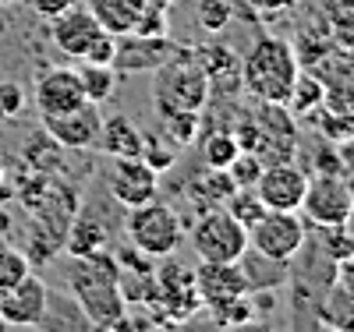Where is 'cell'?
<instances>
[{
  "instance_id": "obj_18",
  "label": "cell",
  "mask_w": 354,
  "mask_h": 332,
  "mask_svg": "<svg viewBox=\"0 0 354 332\" xmlns=\"http://www.w3.org/2000/svg\"><path fill=\"white\" fill-rule=\"evenodd\" d=\"M145 4H149V0H88L85 8L100 21L103 32L128 36V32H135V21L145 11Z\"/></svg>"
},
{
  "instance_id": "obj_15",
  "label": "cell",
  "mask_w": 354,
  "mask_h": 332,
  "mask_svg": "<svg viewBox=\"0 0 354 332\" xmlns=\"http://www.w3.org/2000/svg\"><path fill=\"white\" fill-rule=\"evenodd\" d=\"M82 103H88V99L82 92V81H78L75 68H53L36 81V110H39V117L68 113Z\"/></svg>"
},
{
  "instance_id": "obj_43",
  "label": "cell",
  "mask_w": 354,
  "mask_h": 332,
  "mask_svg": "<svg viewBox=\"0 0 354 332\" xmlns=\"http://www.w3.org/2000/svg\"><path fill=\"white\" fill-rule=\"evenodd\" d=\"M0 4H18V0H0Z\"/></svg>"
},
{
  "instance_id": "obj_24",
  "label": "cell",
  "mask_w": 354,
  "mask_h": 332,
  "mask_svg": "<svg viewBox=\"0 0 354 332\" xmlns=\"http://www.w3.org/2000/svg\"><path fill=\"white\" fill-rule=\"evenodd\" d=\"M198 145H202V159L209 170H227V163L241 153V145L230 128H213L205 138L198 135Z\"/></svg>"
},
{
  "instance_id": "obj_34",
  "label": "cell",
  "mask_w": 354,
  "mask_h": 332,
  "mask_svg": "<svg viewBox=\"0 0 354 332\" xmlns=\"http://www.w3.org/2000/svg\"><path fill=\"white\" fill-rule=\"evenodd\" d=\"M322 11H326V18L337 32L347 43H354V0H322Z\"/></svg>"
},
{
  "instance_id": "obj_13",
  "label": "cell",
  "mask_w": 354,
  "mask_h": 332,
  "mask_svg": "<svg viewBox=\"0 0 354 332\" xmlns=\"http://www.w3.org/2000/svg\"><path fill=\"white\" fill-rule=\"evenodd\" d=\"M192 283H195V293L205 308L227 304V300L248 293L238 262H198V268L192 273Z\"/></svg>"
},
{
  "instance_id": "obj_7",
  "label": "cell",
  "mask_w": 354,
  "mask_h": 332,
  "mask_svg": "<svg viewBox=\"0 0 354 332\" xmlns=\"http://www.w3.org/2000/svg\"><path fill=\"white\" fill-rule=\"evenodd\" d=\"M298 213L312 226H347L354 219V198L340 173H312Z\"/></svg>"
},
{
  "instance_id": "obj_32",
  "label": "cell",
  "mask_w": 354,
  "mask_h": 332,
  "mask_svg": "<svg viewBox=\"0 0 354 332\" xmlns=\"http://www.w3.org/2000/svg\"><path fill=\"white\" fill-rule=\"evenodd\" d=\"M32 273V265H28V255L15 251V248H0V290L15 286L18 280H25Z\"/></svg>"
},
{
  "instance_id": "obj_5",
  "label": "cell",
  "mask_w": 354,
  "mask_h": 332,
  "mask_svg": "<svg viewBox=\"0 0 354 332\" xmlns=\"http://www.w3.org/2000/svg\"><path fill=\"white\" fill-rule=\"evenodd\" d=\"M192 248L198 262H238L248 248V230L227 208H213V213H202L192 226Z\"/></svg>"
},
{
  "instance_id": "obj_9",
  "label": "cell",
  "mask_w": 354,
  "mask_h": 332,
  "mask_svg": "<svg viewBox=\"0 0 354 332\" xmlns=\"http://www.w3.org/2000/svg\"><path fill=\"white\" fill-rule=\"evenodd\" d=\"M50 311V290L39 276L28 273L25 280H18L15 286L0 290V322L11 329H32L43 325Z\"/></svg>"
},
{
  "instance_id": "obj_30",
  "label": "cell",
  "mask_w": 354,
  "mask_h": 332,
  "mask_svg": "<svg viewBox=\"0 0 354 332\" xmlns=\"http://www.w3.org/2000/svg\"><path fill=\"white\" fill-rule=\"evenodd\" d=\"M195 14H198V25L205 32H223L234 18V4L230 0H198Z\"/></svg>"
},
{
  "instance_id": "obj_31",
  "label": "cell",
  "mask_w": 354,
  "mask_h": 332,
  "mask_svg": "<svg viewBox=\"0 0 354 332\" xmlns=\"http://www.w3.org/2000/svg\"><path fill=\"white\" fill-rule=\"evenodd\" d=\"M259 173H262V159L255 153H245V148L227 163V177H230L234 188H255Z\"/></svg>"
},
{
  "instance_id": "obj_28",
  "label": "cell",
  "mask_w": 354,
  "mask_h": 332,
  "mask_svg": "<svg viewBox=\"0 0 354 332\" xmlns=\"http://www.w3.org/2000/svg\"><path fill=\"white\" fill-rule=\"evenodd\" d=\"M322 315H326V322L340 332H354V293L347 286L337 283V290L330 293L326 308H322Z\"/></svg>"
},
{
  "instance_id": "obj_41",
  "label": "cell",
  "mask_w": 354,
  "mask_h": 332,
  "mask_svg": "<svg viewBox=\"0 0 354 332\" xmlns=\"http://www.w3.org/2000/svg\"><path fill=\"white\" fill-rule=\"evenodd\" d=\"M340 180H344V188H347L351 198H354V159H344V166H340Z\"/></svg>"
},
{
  "instance_id": "obj_4",
  "label": "cell",
  "mask_w": 354,
  "mask_h": 332,
  "mask_svg": "<svg viewBox=\"0 0 354 332\" xmlns=\"http://www.w3.org/2000/svg\"><path fill=\"white\" fill-rule=\"evenodd\" d=\"M128 237H131V248H138L142 255L149 258H170L177 251L185 237L181 216L174 213L170 205H160L156 198L135 205L131 216H128Z\"/></svg>"
},
{
  "instance_id": "obj_20",
  "label": "cell",
  "mask_w": 354,
  "mask_h": 332,
  "mask_svg": "<svg viewBox=\"0 0 354 332\" xmlns=\"http://www.w3.org/2000/svg\"><path fill=\"white\" fill-rule=\"evenodd\" d=\"M230 195H234V184H230L227 170H205L198 180H192V188H188V198L195 202L198 216L213 213V208H223V202Z\"/></svg>"
},
{
  "instance_id": "obj_6",
  "label": "cell",
  "mask_w": 354,
  "mask_h": 332,
  "mask_svg": "<svg viewBox=\"0 0 354 332\" xmlns=\"http://www.w3.org/2000/svg\"><path fill=\"white\" fill-rule=\"evenodd\" d=\"M308 226L298 213H283V208H266V213L248 226V248L270 255V258H283L290 262L305 248Z\"/></svg>"
},
{
  "instance_id": "obj_8",
  "label": "cell",
  "mask_w": 354,
  "mask_h": 332,
  "mask_svg": "<svg viewBox=\"0 0 354 332\" xmlns=\"http://www.w3.org/2000/svg\"><path fill=\"white\" fill-rule=\"evenodd\" d=\"M185 46H177L170 36H117V50H113V71L117 75H153L156 68H163L170 57H177Z\"/></svg>"
},
{
  "instance_id": "obj_38",
  "label": "cell",
  "mask_w": 354,
  "mask_h": 332,
  "mask_svg": "<svg viewBox=\"0 0 354 332\" xmlns=\"http://www.w3.org/2000/svg\"><path fill=\"white\" fill-rule=\"evenodd\" d=\"M337 283H340V286H347V290L354 293V255H351V258H344V262L337 265Z\"/></svg>"
},
{
  "instance_id": "obj_12",
  "label": "cell",
  "mask_w": 354,
  "mask_h": 332,
  "mask_svg": "<svg viewBox=\"0 0 354 332\" xmlns=\"http://www.w3.org/2000/svg\"><path fill=\"white\" fill-rule=\"evenodd\" d=\"M100 124H103V117H100L96 103H82V106H75L68 113L43 117V128H46L50 141L61 145V148H88V145H96Z\"/></svg>"
},
{
  "instance_id": "obj_16",
  "label": "cell",
  "mask_w": 354,
  "mask_h": 332,
  "mask_svg": "<svg viewBox=\"0 0 354 332\" xmlns=\"http://www.w3.org/2000/svg\"><path fill=\"white\" fill-rule=\"evenodd\" d=\"M238 268H241V276H245V286L248 293H273L280 286H287L290 280V262L283 258H270V255H262L255 248H245L241 258H238Z\"/></svg>"
},
{
  "instance_id": "obj_26",
  "label": "cell",
  "mask_w": 354,
  "mask_h": 332,
  "mask_svg": "<svg viewBox=\"0 0 354 332\" xmlns=\"http://www.w3.org/2000/svg\"><path fill=\"white\" fill-rule=\"evenodd\" d=\"M209 315H213V322H216L220 329H234V325H241V322L259 318V308H255V297H252V293H241V297L227 300V304L209 308Z\"/></svg>"
},
{
  "instance_id": "obj_35",
  "label": "cell",
  "mask_w": 354,
  "mask_h": 332,
  "mask_svg": "<svg viewBox=\"0 0 354 332\" xmlns=\"http://www.w3.org/2000/svg\"><path fill=\"white\" fill-rule=\"evenodd\" d=\"M25 106H28L25 88H21L15 78H0V120H11V117H18Z\"/></svg>"
},
{
  "instance_id": "obj_29",
  "label": "cell",
  "mask_w": 354,
  "mask_h": 332,
  "mask_svg": "<svg viewBox=\"0 0 354 332\" xmlns=\"http://www.w3.org/2000/svg\"><path fill=\"white\" fill-rule=\"evenodd\" d=\"M322 230V258L333 268L354 255V233H347V226H319Z\"/></svg>"
},
{
  "instance_id": "obj_39",
  "label": "cell",
  "mask_w": 354,
  "mask_h": 332,
  "mask_svg": "<svg viewBox=\"0 0 354 332\" xmlns=\"http://www.w3.org/2000/svg\"><path fill=\"white\" fill-rule=\"evenodd\" d=\"M248 4H252L255 11H262V14H273V11H283L290 0H248Z\"/></svg>"
},
{
  "instance_id": "obj_17",
  "label": "cell",
  "mask_w": 354,
  "mask_h": 332,
  "mask_svg": "<svg viewBox=\"0 0 354 332\" xmlns=\"http://www.w3.org/2000/svg\"><path fill=\"white\" fill-rule=\"evenodd\" d=\"M195 60L205 71V78H209V92H227V88L234 92V88H241V60L227 46L209 43V46L195 50Z\"/></svg>"
},
{
  "instance_id": "obj_37",
  "label": "cell",
  "mask_w": 354,
  "mask_h": 332,
  "mask_svg": "<svg viewBox=\"0 0 354 332\" xmlns=\"http://www.w3.org/2000/svg\"><path fill=\"white\" fill-rule=\"evenodd\" d=\"M71 8V0H32V11L36 14H43V18H57V14H61V11H68Z\"/></svg>"
},
{
  "instance_id": "obj_40",
  "label": "cell",
  "mask_w": 354,
  "mask_h": 332,
  "mask_svg": "<svg viewBox=\"0 0 354 332\" xmlns=\"http://www.w3.org/2000/svg\"><path fill=\"white\" fill-rule=\"evenodd\" d=\"M227 332H277L270 322H259V318H252V322H241V325H234V329H227Z\"/></svg>"
},
{
  "instance_id": "obj_11",
  "label": "cell",
  "mask_w": 354,
  "mask_h": 332,
  "mask_svg": "<svg viewBox=\"0 0 354 332\" xmlns=\"http://www.w3.org/2000/svg\"><path fill=\"white\" fill-rule=\"evenodd\" d=\"M106 188H110V195L121 202L124 208H135V205H145V202L156 198V191H160V173L145 163L142 156L113 159V166H110V173H106Z\"/></svg>"
},
{
  "instance_id": "obj_19",
  "label": "cell",
  "mask_w": 354,
  "mask_h": 332,
  "mask_svg": "<svg viewBox=\"0 0 354 332\" xmlns=\"http://www.w3.org/2000/svg\"><path fill=\"white\" fill-rule=\"evenodd\" d=\"M142 131L131 124L128 117H110L100 124V138L96 145L110 159H131V156H142Z\"/></svg>"
},
{
  "instance_id": "obj_22",
  "label": "cell",
  "mask_w": 354,
  "mask_h": 332,
  "mask_svg": "<svg viewBox=\"0 0 354 332\" xmlns=\"http://www.w3.org/2000/svg\"><path fill=\"white\" fill-rule=\"evenodd\" d=\"M64 244H68V251H71V258H78V255H93V251H103V244H106V230H103V223H100V216H78L75 223H71V230L64 233Z\"/></svg>"
},
{
  "instance_id": "obj_10",
  "label": "cell",
  "mask_w": 354,
  "mask_h": 332,
  "mask_svg": "<svg viewBox=\"0 0 354 332\" xmlns=\"http://www.w3.org/2000/svg\"><path fill=\"white\" fill-rule=\"evenodd\" d=\"M308 188V173L290 163H270L262 166L259 180H255V195L266 208H283V213H298L301 198Z\"/></svg>"
},
{
  "instance_id": "obj_33",
  "label": "cell",
  "mask_w": 354,
  "mask_h": 332,
  "mask_svg": "<svg viewBox=\"0 0 354 332\" xmlns=\"http://www.w3.org/2000/svg\"><path fill=\"white\" fill-rule=\"evenodd\" d=\"M142 159L149 163L156 173L170 170V166L177 163V159H174V141L156 138V135H145V138H142Z\"/></svg>"
},
{
  "instance_id": "obj_1",
  "label": "cell",
  "mask_w": 354,
  "mask_h": 332,
  "mask_svg": "<svg viewBox=\"0 0 354 332\" xmlns=\"http://www.w3.org/2000/svg\"><path fill=\"white\" fill-rule=\"evenodd\" d=\"M71 293L78 300L82 315L88 318V325H96L100 332H106L117 318L124 315V286H121V265L106 251H93V255H78L71 265Z\"/></svg>"
},
{
  "instance_id": "obj_42",
  "label": "cell",
  "mask_w": 354,
  "mask_h": 332,
  "mask_svg": "<svg viewBox=\"0 0 354 332\" xmlns=\"http://www.w3.org/2000/svg\"><path fill=\"white\" fill-rule=\"evenodd\" d=\"M156 4H163V8H170V4H174V0H156Z\"/></svg>"
},
{
  "instance_id": "obj_23",
  "label": "cell",
  "mask_w": 354,
  "mask_h": 332,
  "mask_svg": "<svg viewBox=\"0 0 354 332\" xmlns=\"http://www.w3.org/2000/svg\"><path fill=\"white\" fill-rule=\"evenodd\" d=\"M78 81H82V92L88 103H106L117 92V71L113 64H93V60H82L78 68Z\"/></svg>"
},
{
  "instance_id": "obj_21",
  "label": "cell",
  "mask_w": 354,
  "mask_h": 332,
  "mask_svg": "<svg viewBox=\"0 0 354 332\" xmlns=\"http://www.w3.org/2000/svg\"><path fill=\"white\" fill-rule=\"evenodd\" d=\"M322 103H326V85H322V78L312 68H301L294 85H290V96L283 99V106H290L298 117H305V113H315Z\"/></svg>"
},
{
  "instance_id": "obj_2",
  "label": "cell",
  "mask_w": 354,
  "mask_h": 332,
  "mask_svg": "<svg viewBox=\"0 0 354 332\" xmlns=\"http://www.w3.org/2000/svg\"><path fill=\"white\" fill-rule=\"evenodd\" d=\"M301 64L294 46L280 36H259L241 60V88L255 103H283Z\"/></svg>"
},
{
  "instance_id": "obj_27",
  "label": "cell",
  "mask_w": 354,
  "mask_h": 332,
  "mask_svg": "<svg viewBox=\"0 0 354 332\" xmlns=\"http://www.w3.org/2000/svg\"><path fill=\"white\" fill-rule=\"evenodd\" d=\"M223 208H227V213L234 216V219H238L245 230L266 213V205L259 202V195H255V188H234V195L223 202Z\"/></svg>"
},
{
  "instance_id": "obj_25",
  "label": "cell",
  "mask_w": 354,
  "mask_h": 332,
  "mask_svg": "<svg viewBox=\"0 0 354 332\" xmlns=\"http://www.w3.org/2000/svg\"><path fill=\"white\" fill-rule=\"evenodd\" d=\"M160 128H163V138L174 145H195L202 135V113L198 110L167 113V117H160Z\"/></svg>"
},
{
  "instance_id": "obj_14",
  "label": "cell",
  "mask_w": 354,
  "mask_h": 332,
  "mask_svg": "<svg viewBox=\"0 0 354 332\" xmlns=\"http://www.w3.org/2000/svg\"><path fill=\"white\" fill-rule=\"evenodd\" d=\"M103 36V28L100 21L88 14V8H68L53 18V46L75 57V60H85V53L93 50V43Z\"/></svg>"
},
{
  "instance_id": "obj_3",
  "label": "cell",
  "mask_w": 354,
  "mask_h": 332,
  "mask_svg": "<svg viewBox=\"0 0 354 332\" xmlns=\"http://www.w3.org/2000/svg\"><path fill=\"white\" fill-rule=\"evenodd\" d=\"M209 78L198 68V60L192 50H181L177 57H170L163 68L153 71V103H156V117L177 113V110H205L209 103Z\"/></svg>"
},
{
  "instance_id": "obj_36",
  "label": "cell",
  "mask_w": 354,
  "mask_h": 332,
  "mask_svg": "<svg viewBox=\"0 0 354 332\" xmlns=\"http://www.w3.org/2000/svg\"><path fill=\"white\" fill-rule=\"evenodd\" d=\"M135 36H167V8L149 0L145 11L138 14V21H135Z\"/></svg>"
}]
</instances>
